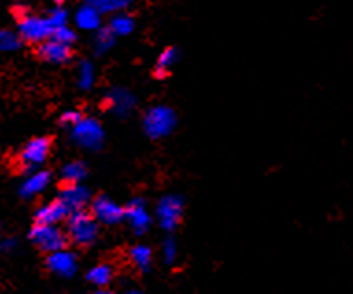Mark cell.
<instances>
[{"label": "cell", "mask_w": 353, "mask_h": 294, "mask_svg": "<svg viewBox=\"0 0 353 294\" xmlns=\"http://www.w3.org/2000/svg\"><path fill=\"white\" fill-rule=\"evenodd\" d=\"M99 235V220L94 215L87 213L83 209L72 211L67 219V237L78 246H89L93 244Z\"/></svg>", "instance_id": "cell-1"}, {"label": "cell", "mask_w": 353, "mask_h": 294, "mask_svg": "<svg viewBox=\"0 0 353 294\" xmlns=\"http://www.w3.org/2000/svg\"><path fill=\"white\" fill-rule=\"evenodd\" d=\"M176 113L168 106H152L143 117V128L150 139H163L172 133L176 128Z\"/></svg>", "instance_id": "cell-2"}, {"label": "cell", "mask_w": 353, "mask_h": 294, "mask_svg": "<svg viewBox=\"0 0 353 294\" xmlns=\"http://www.w3.org/2000/svg\"><path fill=\"white\" fill-rule=\"evenodd\" d=\"M72 139L78 146L85 148V150H100L105 139L104 128L97 119L83 117L80 122H76L72 126Z\"/></svg>", "instance_id": "cell-3"}, {"label": "cell", "mask_w": 353, "mask_h": 294, "mask_svg": "<svg viewBox=\"0 0 353 294\" xmlns=\"http://www.w3.org/2000/svg\"><path fill=\"white\" fill-rule=\"evenodd\" d=\"M30 239L41 252H47V254L63 250L69 241L67 233L59 230L56 224H37V222L30 231Z\"/></svg>", "instance_id": "cell-4"}, {"label": "cell", "mask_w": 353, "mask_h": 294, "mask_svg": "<svg viewBox=\"0 0 353 294\" xmlns=\"http://www.w3.org/2000/svg\"><path fill=\"white\" fill-rule=\"evenodd\" d=\"M54 26L48 17H35V15H23L19 21V35L21 39L41 45L43 41L52 37Z\"/></svg>", "instance_id": "cell-5"}, {"label": "cell", "mask_w": 353, "mask_h": 294, "mask_svg": "<svg viewBox=\"0 0 353 294\" xmlns=\"http://www.w3.org/2000/svg\"><path fill=\"white\" fill-rule=\"evenodd\" d=\"M156 215L163 230H176V226L180 224L181 215H183V200L176 195L163 196L157 204Z\"/></svg>", "instance_id": "cell-6"}, {"label": "cell", "mask_w": 353, "mask_h": 294, "mask_svg": "<svg viewBox=\"0 0 353 294\" xmlns=\"http://www.w3.org/2000/svg\"><path fill=\"white\" fill-rule=\"evenodd\" d=\"M48 154H50V139L35 137L28 141V144L23 148L21 156H19V163L23 165L24 170H35L47 161Z\"/></svg>", "instance_id": "cell-7"}, {"label": "cell", "mask_w": 353, "mask_h": 294, "mask_svg": "<svg viewBox=\"0 0 353 294\" xmlns=\"http://www.w3.org/2000/svg\"><path fill=\"white\" fill-rule=\"evenodd\" d=\"M93 215L102 224L113 226L124 219V209L108 196H99L97 200H93Z\"/></svg>", "instance_id": "cell-8"}, {"label": "cell", "mask_w": 353, "mask_h": 294, "mask_svg": "<svg viewBox=\"0 0 353 294\" xmlns=\"http://www.w3.org/2000/svg\"><path fill=\"white\" fill-rule=\"evenodd\" d=\"M105 102L111 113H115L117 117L130 115L135 108V97L132 92L124 89V87H113L105 95Z\"/></svg>", "instance_id": "cell-9"}, {"label": "cell", "mask_w": 353, "mask_h": 294, "mask_svg": "<svg viewBox=\"0 0 353 294\" xmlns=\"http://www.w3.org/2000/svg\"><path fill=\"white\" fill-rule=\"evenodd\" d=\"M124 219L130 222V226H132V230L137 233V235H143L148 228H150V213L146 211V206L143 200H139V198H135V200H132L130 202V206H128L126 209H124Z\"/></svg>", "instance_id": "cell-10"}, {"label": "cell", "mask_w": 353, "mask_h": 294, "mask_svg": "<svg viewBox=\"0 0 353 294\" xmlns=\"http://www.w3.org/2000/svg\"><path fill=\"white\" fill-rule=\"evenodd\" d=\"M70 215V209L63 204L61 198L52 200V202L43 204L35 211V222L37 224H59L61 220H67Z\"/></svg>", "instance_id": "cell-11"}, {"label": "cell", "mask_w": 353, "mask_h": 294, "mask_svg": "<svg viewBox=\"0 0 353 294\" xmlns=\"http://www.w3.org/2000/svg\"><path fill=\"white\" fill-rule=\"evenodd\" d=\"M39 56L41 59H45L48 63L61 65L70 59V45L59 43V41L50 37L39 45Z\"/></svg>", "instance_id": "cell-12"}, {"label": "cell", "mask_w": 353, "mask_h": 294, "mask_svg": "<svg viewBox=\"0 0 353 294\" xmlns=\"http://www.w3.org/2000/svg\"><path fill=\"white\" fill-rule=\"evenodd\" d=\"M59 198L63 200L65 206H67V208L70 209V213H72V211H80V209L85 208L87 204H89V200H91V195H89V190H87L83 185L67 184L63 189H61Z\"/></svg>", "instance_id": "cell-13"}, {"label": "cell", "mask_w": 353, "mask_h": 294, "mask_svg": "<svg viewBox=\"0 0 353 294\" xmlns=\"http://www.w3.org/2000/svg\"><path fill=\"white\" fill-rule=\"evenodd\" d=\"M47 265L54 274H58V276L63 277H70L76 272V257L74 254H70V252H67L65 248L58 250V252L48 254Z\"/></svg>", "instance_id": "cell-14"}, {"label": "cell", "mask_w": 353, "mask_h": 294, "mask_svg": "<svg viewBox=\"0 0 353 294\" xmlns=\"http://www.w3.org/2000/svg\"><path fill=\"white\" fill-rule=\"evenodd\" d=\"M76 26L85 32H99L102 26V13L93 6V4H83L78 8V12L74 15Z\"/></svg>", "instance_id": "cell-15"}, {"label": "cell", "mask_w": 353, "mask_h": 294, "mask_svg": "<svg viewBox=\"0 0 353 294\" xmlns=\"http://www.w3.org/2000/svg\"><path fill=\"white\" fill-rule=\"evenodd\" d=\"M48 184H50V173H47V170H34L21 185V195L24 198H32V196L39 195V193L47 189Z\"/></svg>", "instance_id": "cell-16"}, {"label": "cell", "mask_w": 353, "mask_h": 294, "mask_svg": "<svg viewBox=\"0 0 353 294\" xmlns=\"http://www.w3.org/2000/svg\"><path fill=\"white\" fill-rule=\"evenodd\" d=\"M135 28V21L128 13L121 12L115 13L110 21V30L117 37H124V35H130Z\"/></svg>", "instance_id": "cell-17"}, {"label": "cell", "mask_w": 353, "mask_h": 294, "mask_svg": "<svg viewBox=\"0 0 353 294\" xmlns=\"http://www.w3.org/2000/svg\"><path fill=\"white\" fill-rule=\"evenodd\" d=\"M89 4H93L102 15L104 13L115 15V13L126 12L128 8L134 4V0H89Z\"/></svg>", "instance_id": "cell-18"}, {"label": "cell", "mask_w": 353, "mask_h": 294, "mask_svg": "<svg viewBox=\"0 0 353 294\" xmlns=\"http://www.w3.org/2000/svg\"><path fill=\"white\" fill-rule=\"evenodd\" d=\"M117 35L111 32L110 28H100L94 37V52L97 54H105L110 52L111 48L115 46Z\"/></svg>", "instance_id": "cell-19"}, {"label": "cell", "mask_w": 353, "mask_h": 294, "mask_svg": "<svg viewBox=\"0 0 353 294\" xmlns=\"http://www.w3.org/2000/svg\"><path fill=\"white\" fill-rule=\"evenodd\" d=\"M61 176L67 184H80L81 179L87 176V168L81 161H70L63 167Z\"/></svg>", "instance_id": "cell-20"}, {"label": "cell", "mask_w": 353, "mask_h": 294, "mask_svg": "<svg viewBox=\"0 0 353 294\" xmlns=\"http://www.w3.org/2000/svg\"><path fill=\"white\" fill-rule=\"evenodd\" d=\"M178 61V50L176 48H165L161 52V56L157 58V63H156V72L157 76H167V72L172 69L174 65Z\"/></svg>", "instance_id": "cell-21"}, {"label": "cell", "mask_w": 353, "mask_h": 294, "mask_svg": "<svg viewBox=\"0 0 353 294\" xmlns=\"http://www.w3.org/2000/svg\"><path fill=\"white\" fill-rule=\"evenodd\" d=\"M111 277H113V271L110 265H97L87 274V280L94 283L97 287H105L111 282Z\"/></svg>", "instance_id": "cell-22"}, {"label": "cell", "mask_w": 353, "mask_h": 294, "mask_svg": "<svg viewBox=\"0 0 353 294\" xmlns=\"http://www.w3.org/2000/svg\"><path fill=\"white\" fill-rule=\"evenodd\" d=\"M94 78H97V72H94V67L91 61H80L78 65V86L81 89H91L94 84Z\"/></svg>", "instance_id": "cell-23"}, {"label": "cell", "mask_w": 353, "mask_h": 294, "mask_svg": "<svg viewBox=\"0 0 353 294\" xmlns=\"http://www.w3.org/2000/svg\"><path fill=\"white\" fill-rule=\"evenodd\" d=\"M130 257H132L135 265L139 266L141 271H146L152 263V250L146 244H137L130 252Z\"/></svg>", "instance_id": "cell-24"}, {"label": "cell", "mask_w": 353, "mask_h": 294, "mask_svg": "<svg viewBox=\"0 0 353 294\" xmlns=\"http://www.w3.org/2000/svg\"><path fill=\"white\" fill-rule=\"evenodd\" d=\"M21 46V39L17 34L10 30H0V52H13Z\"/></svg>", "instance_id": "cell-25"}, {"label": "cell", "mask_w": 353, "mask_h": 294, "mask_svg": "<svg viewBox=\"0 0 353 294\" xmlns=\"http://www.w3.org/2000/svg\"><path fill=\"white\" fill-rule=\"evenodd\" d=\"M52 39L59 41V43H65V45L72 46V43L76 41V34H74V30H70L69 26L65 24V26H59V28L54 30Z\"/></svg>", "instance_id": "cell-26"}, {"label": "cell", "mask_w": 353, "mask_h": 294, "mask_svg": "<svg viewBox=\"0 0 353 294\" xmlns=\"http://www.w3.org/2000/svg\"><path fill=\"white\" fill-rule=\"evenodd\" d=\"M161 254H163V259L167 261V263H174V261H176L178 246H176V241H174V239H167V241L163 242Z\"/></svg>", "instance_id": "cell-27"}, {"label": "cell", "mask_w": 353, "mask_h": 294, "mask_svg": "<svg viewBox=\"0 0 353 294\" xmlns=\"http://www.w3.org/2000/svg\"><path fill=\"white\" fill-rule=\"evenodd\" d=\"M47 17L50 19V23H52L54 28H59V26H65V24H67L69 15H67V12H65L63 8H54Z\"/></svg>", "instance_id": "cell-28"}, {"label": "cell", "mask_w": 353, "mask_h": 294, "mask_svg": "<svg viewBox=\"0 0 353 294\" xmlns=\"http://www.w3.org/2000/svg\"><path fill=\"white\" fill-rule=\"evenodd\" d=\"M83 117H81L80 111H65L63 115H61V122L63 124H67V126H74L76 122H80Z\"/></svg>", "instance_id": "cell-29"}, {"label": "cell", "mask_w": 353, "mask_h": 294, "mask_svg": "<svg viewBox=\"0 0 353 294\" xmlns=\"http://www.w3.org/2000/svg\"><path fill=\"white\" fill-rule=\"evenodd\" d=\"M0 248L4 250V252H10V250L15 248V241L13 239H6V241L0 244Z\"/></svg>", "instance_id": "cell-30"}, {"label": "cell", "mask_w": 353, "mask_h": 294, "mask_svg": "<svg viewBox=\"0 0 353 294\" xmlns=\"http://www.w3.org/2000/svg\"><path fill=\"white\" fill-rule=\"evenodd\" d=\"M94 294H113V293H111V291H105L104 287H100L99 291H97V293H94Z\"/></svg>", "instance_id": "cell-31"}, {"label": "cell", "mask_w": 353, "mask_h": 294, "mask_svg": "<svg viewBox=\"0 0 353 294\" xmlns=\"http://www.w3.org/2000/svg\"><path fill=\"white\" fill-rule=\"evenodd\" d=\"M56 4H65V2H69V0H54Z\"/></svg>", "instance_id": "cell-32"}, {"label": "cell", "mask_w": 353, "mask_h": 294, "mask_svg": "<svg viewBox=\"0 0 353 294\" xmlns=\"http://www.w3.org/2000/svg\"><path fill=\"white\" fill-rule=\"evenodd\" d=\"M124 294H143V293H139V291H128V293Z\"/></svg>", "instance_id": "cell-33"}]
</instances>
